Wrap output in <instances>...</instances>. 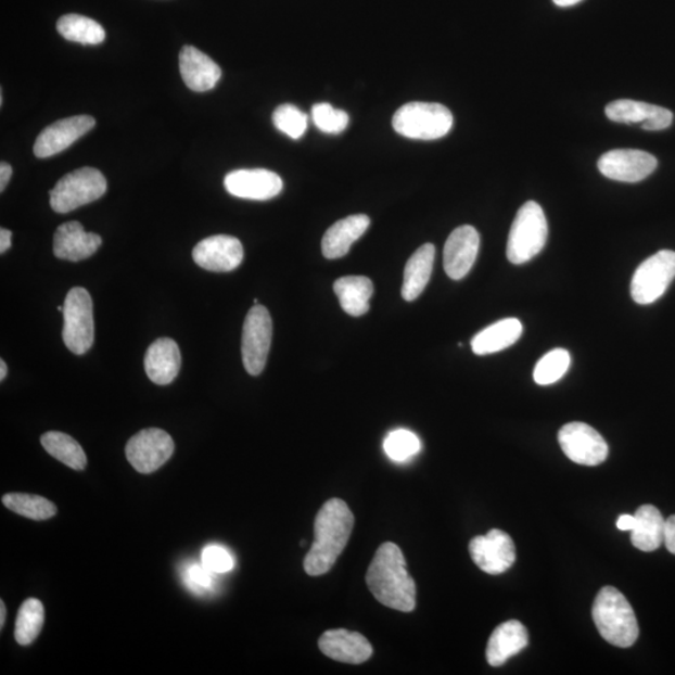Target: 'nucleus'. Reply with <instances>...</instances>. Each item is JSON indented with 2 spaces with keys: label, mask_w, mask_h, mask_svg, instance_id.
Returning <instances> with one entry per match:
<instances>
[{
  "label": "nucleus",
  "mask_w": 675,
  "mask_h": 675,
  "mask_svg": "<svg viewBox=\"0 0 675 675\" xmlns=\"http://www.w3.org/2000/svg\"><path fill=\"white\" fill-rule=\"evenodd\" d=\"M366 580L378 602L399 612L415 611L416 583L407 571L405 556L394 543H384L378 548Z\"/></svg>",
  "instance_id": "nucleus-1"
},
{
  "label": "nucleus",
  "mask_w": 675,
  "mask_h": 675,
  "mask_svg": "<svg viewBox=\"0 0 675 675\" xmlns=\"http://www.w3.org/2000/svg\"><path fill=\"white\" fill-rule=\"evenodd\" d=\"M354 515L342 499L333 498L320 508L315 523V542L304 559V570L318 577L332 570L348 545Z\"/></svg>",
  "instance_id": "nucleus-2"
},
{
  "label": "nucleus",
  "mask_w": 675,
  "mask_h": 675,
  "mask_svg": "<svg viewBox=\"0 0 675 675\" xmlns=\"http://www.w3.org/2000/svg\"><path fill=\"white\" fill-rule=\"evenodd\" d=\"M593 621L608 644L629 648L639 637L636 613L623 593L614 587L599 590L593 603Z\"/></svg>",
  "instance_id": "nucleus-3"
},
{
  "label": "nucleus",
  "mask_w": 675,
  "mask_h": 675,
  "mask_svg": "<svg viewBox=\"0 0 675 675\" xmlns=\"http://www.w3.org/2000/svg\"><path fill=\"white\" fill-rule=\"evenodd\" d=\"M548 240V221L540 205L526 202L518 211L510 228L507 257L512 265L521 266L532 260L545 249Z\"/></svg>",
  "instance_id": "nucleus-4"
},
{
  "label": "nucleus",
  "mask_w": 675,
  "mask_h": 675,
  "mask_svg": "<svg viewBox=\"0 0 675 675\" xmlns=\"http://www.w3.org/2000/svg\"><path fill=\"white\" fill-rule=\"evenodd\" d=\"M393 128L397 133L418 141L446 137L453 127V114L440 103L411 102L395 112Z\"/></svg>",
  "instance_id": "nucleus-5"
},
{
  "label": "nucleus",
  "mask_w": 675,
  "mask_h": 675,
  "mask_svg": "<svg viewBox=\"0 0 675 675\" xmlns=\"http://www.w3.org/2000/svg\"><path fill=\"white\" fill-rule=\"evenodd\" d=\"M63 316L64 344L72 353L84 356L94 343L93 301L85 288H72L64 302Z\"/></svg>",
  "instance_id": "nucleus-6"
},
{
  "label": "nucleus",
  "mask_w": 675,
  "mask_h": 675,
  "mask_svg": "<svg viewBox=\"0 0 675 675\" xmlns=\"http://www.w3.org/2000/svg\"><path fill=\"white\" fill-rule=\"evenodd\" d=\"M105 192L106 179L102 171L85 167L61 178L49 195L52 209L64 214L98 201Z\"/></svg>",
  "instance_id": "nucleus-7"
},
{
  "label": "nucleus",
  "mask_w": 675,
  "mask_h": 675,
  "mask_svg": "<svg viewBox=\"0 0 675 675\" xmlns=\"http://www.w3.org/2000/svg\"><path fill=\"white\" fill-rule=\"evenodd\" d=\"M675 278V252L664 250L646 259L637 268L631 284L634 302L648 306L668 290Z\"/></svg>",
  "instance_id": "nucleus-8"
},
{
  "label": "nucleus",
  "mask_w": 675,
  "mask_h": 675,
  "mask_svg": "<svg viewBox=\"0 0 675 675\" xmlns=\"http://www.w3.org/2000/svg\"><path fill=\"white\" fill-rule=\"evenodd\" d=\"M273 335V323L267 308L255 304L246 315L243 336V365L251 375H259L267 365L268 354Z\"/></svg>",
  "instance_id": "nucleus-9"
},
{
  "label": "nucleus",
  "mask_w": 675,
  "mask_h": 675,
  "mask_svg": "<svg viewBox=\"0 0 675 675\" xmlns=\"http://www.w3.org/2000/svg\"><path fill=\"white\" fill-rule=\"evenodd\" d=\"M171 436L158 428H150L131 436L126 455L137 472L150 474L166 464L175 453Z\"/></svg>",
  "instance_id": "nucleus-10"
},
{
  "label": "nucleus",
  "mask_w": 675,
  "mask_h": 675,
  "mask_svg": "<svg viewBox=\"0 0 675 675\" xmlns=\"http://www.w3.org/2000/svg\"><path fill=\"white\" fill-rule=\"evenodd\" d=\"M558 441L564 455L581 466L596 467L608 457L609 447L603 436L586 423L565 424L558 433Z\"/></svg>",
  "instance_id": "nucleus-11"
},
{
  "label": "nucleus",
  "mask_w": 675,
  "mask_h": 675,
  "mask_svg": "<svg viewBox=\"0 0 675 675\" xmlns=\"http://www.w3.org/2000/svg\"><path fill=\"white\" fill-rule=\"evenodd\" d=\"M473 562L485 573H505L515 562V546L510 535L500 530L479 535L469 543Z\"/></svg>",
  "instance_id": "nucleus-12"
},
{
  "label": "nucleus",
  "mask_w": 675,
  "mask_h": 675,
  "mask_svg": "<svg viewBox=\"0 0 675 675\" xmlns=\"http://www.w3.org/2000/svg\"><path fill=\"white\" fill-rule=\"evenodd\" d=\"M658 167L654 155L639 150H614L598 161V169L606 178L616 182L638 183Z\"/></svg>",
  "instance_id": "nucleus-13"
},
{
  "label": "nucleus",
  "mask_w": 675,
  "mask_h": 675,
  "mask_svg": "<svg viewBox=\"0 0 675 675\" xmlns=\"http://www.w3.org/2000/svg\"><path fill=\"white\" fill-rule=\"evenodd\" d=\"M94 127L95 119L92 115H74L58 120L40 131L33 151L38 158H49L67 150Z\"/></svg>",
  "instance_id": "nucleus-14"
},
{
  "label": "nucleus",
  "mask_w": 675,
  "mask_h": 675,
  "mask_svg": "<svg viewBox=\"0 0 675 675\" xmlns=\"http://www.w3.org/2000/svg\"><path fill=\"white\" fill-rule=\"evenodd\" d=\"M244 250L240 240L230 235H212L198 243L193 259L205 270L226 273L241 266Z\"/></svg>",
  "instance_id": "nucleus-15"
},
{
  "label": "nucleus",
  "mask_w": 675,
  "mask_h": 675,
  "mask_svg": "<svg viewBox=\"0 0 675 675\" xmlns=\"http://www.w3.org/2000/svg\"><path fill=\"white\" fill-rule=\"evenodd\" d=\"M481 245L480 233L472 226L453 230L444 246V270L453 281L463 279L474 266Z\"/></svg>",
  "instance_id": "nucleus-16"
},
{
  "label": "nucleus",
  "mask_w": 675,
  "mask_h": 675,
  "mask_svg": "<svg viewBox=\"0 0 675 675\" xmlns=\"http://www.w3.org/2000/svg\"><path fill=\"white\" fill-rule=\"evenodd\" d=\"M227 192L242 200L269 201L282 192L283 180L268 169L230 171L225 179Z\"/></svg>",
  "instance_id": "nucleus-17"
},
{
  "label": "nucleus",
  "mask_w": 675,
  "mask_h": 675,
  "mask_svg": "<svg viewBox=\"0 0 675 675\" xmlns=\"http://www.w3.org/2000/svg\"><path fill=\"white\" fill-rule=\"evenodd\" d=\"M606 115L609 120L623 123V125H638L646 130H663L670 128L673 122V113L654 104L620 99L606 106Z\"/></svg>",
  "instance_id": "nucleus-18"
},
{
  "label": "nucleus",
  "mask_w": 675,
  "mask_h": 675,
  "mask_svg": "<svg viewBox=\"0 0 675 675\" xmlns=\"http://www.w3.org/2000/svg\"><path fill=\"white\" fill-rule=\"evenodd\" d=\"M318 646L327 657L348 664L365 663L373 654V648L366 637L345 629L327 631Z\"/></svg>",
  "instance_id": "nucleus-19"
},
{
  "label": "nucleus",
  "mask_w": 675,
  "mask_h": 675,
  "mask_svg": "<svg viewBox=\"0 0 675 675\" xmlns=\"http://www.w3.org/2000/svg\"><path fill=\"white\" fill-rule=\"evenodd\" d=\"M179 71L186 86L198 93L208 92L221 77L219 65L192 46H186L180 51Z\"/></svg>",
  "instance_id": "nucleus-20"
},
{
  "label": "nucleus",
  "mask_w": 675,
  "mask_h": 675,
  "mask_svg": "<svg viewBox=\"0 0 675 675\" xmlns=\"http://www.w3.org/2000/svg\"><path fill=\"white\" fill-rule=\"evenodd\" d=\"M102 242L101 235L86 232L79 221H68L56 229L53 252L56 258L79 262L92 257Z\"/></svg>",
  "instance_id": "nucleus-21"
},
{
  "label": "nucleus",
  "mask_w": 675,
  "mask_h": 675,
  "mask_svg": "<svg viewBox=\"0 0 675 675\" xmlns=\"http://www.w3.org/2000/svg\"><path fill=\"white\" fill-rule=\"evenodd\" d=\"M180 365L182 357L178 344L170 338H160L145 353V372L155 384L167 385L175 381Z\"/></svg>",
  "instance_id": "nucleus-22"
},
{
  "label": "nucleus",
  "mask_w": 675,
  "mask_h": 675,
  "mask_svg": "<svg viewBox=\"0 0 675 675\" xmlns=\"http://www.w3.org/2000/svg\"><path fill=\"white\" fill-rule=\"evenodd\" d=\"M528 644V631L520 621L501 623L489 638L487 661L492 666L504 665L510 658L521 653Z\"/></svg>",
  "instance_id": "nucleus-23"
},
{
  "label": "nucleus",
  "mask_w": 675,
  "mask_h": 675,
  "mask_svg": "<svg viewBox=\"0 0 675 675\" xmlns=\"http://www.w3.org/2000/svg\"><path fill=\"white\" fill-rule=\"evenodd\" d=\"M370 219L366 214H356L338 220L323 237L322 252L328 259H338L347 255L351 246L367 232Z\"/></svg>",
  "instance_id": "nucleus-24"
},
{
  "label": "nucleus",
  "mask_w": 675,
  "mask_h": 675,
  "mask_svg": "<svg viewBox=\"0 0 675 675\" xmlns=\"http://www.w3.org/2000/svg\"><path fill=\"white\" fill-rule=\"evenodd\" d=\"M435 249L431 243L424 244L407 262L405 279H403L402 296L413 302L423 293L433 271Z\"/></svg>",
  "instance_id": "nucleus-25"
},
{
  "label": "nucleus",
  "mask_w": 675,
  "mask_h": 675,
  "mask_svg": "<svg viewBox=\"0 0 675 675\" xmlns=\"http://www.w3.org/2000/svg\"><path fill=\"white\" fill-rule=\"evenodd\" d=\"M522 332L523 326L517 318L499 320L473 338L472 349L476 356L505 351L520 341Z\"/></svg>",
  "instance_id": "nucleus-26"
},
{
  "label": "nucleus",
  "mask_w": 675,
  "mask_h": 675,
  "mask_svg": "<svg viewBox=\"0 0 675 675\" xmlns=\"http://www.w3.org/2000/svg\"><path fill=\"white\" fill-rule=\"evenodd\" d=\"M631 531L632 545L641 551H654L664 543L665 520L660 509L646 505L637 509Z\"/></svg>",
  "instance_id": "nucleus-27"
},
{
  "label": "nucleus",
  "mask_w": 675,
  "mask_h": 675,
  "mask_svg": "<svg viewBox=\"0 0 675 675\" xmlns=\"http://www.w3.org/2000/svg\"><path fill=\"white\" fill-rule=\"evenodd\" d=\"M334 292L342 309L352 317L365 316L374 293L373 282L367 277H342L334 283Z\"/></svg>",
  "instance_id": "nucleus-28"
},
{
  "label": "nucleus",
  "mask_w": 675,
  "mask_h": 675,
  "mask_svg": "<svg viewBox=\"0 0 675 675\" xmlns=\"http://www.w3.org/2000/svg\"><path fill=\"white\" fill-rule=\"evenodd\" d=\"M56 30L69 42L85 46L101 44L105 39V30L101 24L80 14L63 15L56 23Z\"/></svg>",
  "instance_id": "nucleus-29"
},
{
  "label": "nucleus",
  "mask_w": 675,
  "mask_h": 675,
  "mask_svg": "<svg viewBox=\"0 0 675 675\" xmlns=\"http://www.w3.org/2000/svg\"><path fill=\"white\" fill-rule=\"evenodd\" d=\"M40 442L49 455L74 469V471H84L86 468V453L71 435L61 432H48L42 435Z\"/></svg>",
  "instance_id": "nucleus-30"
},
{
  "label": "nucleus",
  "mask_w": 675,
  "mask_h": 675,
  "mask_svg": "<svg viewBox=\"0 0 675 675\" xmlns=\"http://www.w3.org/2000/svg\"><path fill=\"white\" fill-rule=\"evenodd\" d=\"M46 619L44 607L36 598L27 599L20 608L15 621L14 638L21 646H29L43 629Z\"/></svg>",
  "instance_id": "nucleus-31"
},
{
  "label": "nucleus",
  "mask_w": 675,
  "mask_h": 675,
  "mask_svg": "<svg viewBox=\"0 0 675 675\" xmlns=\"http://www.w3.org/2000/svg\"><path fill=\"white\" fill-rule=\"evenodd\" d=\"M2 501L12 512L33 521H46L56 514V507L51 500L35 494L10 493L5 494Z\"/></svg>",
  "instance_id": "nucleus-32"
},
{
  "label": "nucleus",
  "mask_w": 675,
  "mask_h": 675,
  "mask_svg": "<svg viewBox=\"0 0 675 675\" xmlns=\"http://www.w3.org/2000/svg\"><path fill=\"white\" fill-rule=\"evenodd\" d=\"M571 367L570 352L557 348L546 354L534 368V381L539 385H550L561 381Z\"/></svg>",
  "instance_id": "nucleus-33"
},
{
  "label": "nucleus",
  "mask_w": 675,
  "mask_h": 675,
  "mask_svg": "<svg viewBox=\"0 0 675 675\" xmlns=\"http://www.w3.org/2000/svg\"><path fill=\"white\" fill-rule=\"evenodd\" d=\"M384 450L393 462H406L421 450V441L413 432L407 430L393 431L384 441Z\"/></svg>",
  "instance_id": "nucleus-34"
},
{
  "label": "nucleus",
  "mask_w": 675,
  "mask_h": 675,
  "mask_svg": "<svg viewBox=\"0 0 675 675\" xmlns=\"http://www.w3.org/2000/svg\"><path fill=\"white\" fill-rule=\"evenodd\" d=\"M273 123L279 131L292 138L300 139L308 129L307 114L293 104H282L273 113Z\"/></svg>",
  "instance_id": "nucleus-35"
},
{
  "label": "nucleus",
  "mask_w": 675,
  "mask_h": 675,
  "mask_svg": "<svg viewBox=\"0 0 675 675\" xmlns=\"http://www.w3.org/2000/svg\"><path fill=\"white\" fill-rule=\"evenodd\" d=\"M311 118L316 127L327 135H340L349 125V115L342 110H335L329 103L313 105Z\"/></svg>",
  "instance_id": "nucleus-36"
},
{
  "label": "nucleus",
  "mask_w": 675,
  "mask_h": 675,
  "mask_svg": "<svg viewBox=\"0 0 675 675\" xmlns=\"http://www.w3.org/2000/svg\"><path fill=\"white\" fill-rule=\"evenodd\" d=\"M202 563L213 573H227L234 568L232 555L226 548L216 545L203 550Z\"/></svg>",
  "instance_id": "nucleus-37"
},
{
  "label": "nucleus",
  "mask_w": 675,
  "mask_h": 675,
  "mask_svg": "<svg viewBox=\"0 0 675 675\" xmlns=\"http://www.w3.org/2000/svg\"><path fill=\"white\" fill-rule=\"evenodd\" d=\"M212 573L208 568H205L202 563L194 564L188 568L186 582L189 588L192 589H207L212 586Z\"/></svg>",
  "instance_id": "nucleus-38"
},
{
  "label": "nucleus",
  "mask_w": 675,
  "mask_h": 675,
  "mask_svg": "<svg viewBox=\"0 0 675 675\" xmlns=\"http://www.w3.org/2000/svg\"><path fill=\"white\" fill-rule=\"evenodd\" d=\"M664 545L675 556V515L665 520Z\"/></svg>",
  "instance_id": "nucleus-39"
},
{
  "label": "nucleus",
  "mask_w": 675,
  "mask_h": 675,
  "mask_svg": "<svg viewBox=\"0 0 675 675\" xmlns=\"http://www.w3.org/2000/svg\"><path fill=\"white\" fill-rule=\"evenodd\" d=\"M12 175L13 169L11 167V164L2 162V164H0V192H4L8 183H10Z\"/></svg>",
  "instance_id": "nucleus-40"
},
{
  "label": "nucleus",
  "mask_w": 675,
  "mask_h": 675,
  "mask_svg": "<svg viewBox=\"0 0 675 675\" xmlns=\"http://www.w3.org/2000/svg\"><path fill=\"white\" fill-rule=\"evenodd\" d=\"M634 524H636V518L631 514H623L616 521V526L622 532H631L634 528Z\"/></svg>",
  "instance_id": "nucleus-41"
},
{
  "label": "nucleus",
  "mask_w": 675,
  "mask_h": 675,
  "mask_svg": "<svg viewBox=\"0 0 675 675\" xmlns=\"http://www.w3.org/2000/svg\"><path fill=\"white\" fill-rule=\"evenodd\" d=\"M12 245V232L5 228L0 229V253L4 254Z\"/></svg>",
  "instance_id": "nucleus-42"
},
{
  "label": "nucleus",
  "mask_w": 675,
  "mask_h": 675,
  "mask_svg": "<svg viewBox=\"0 0 675 675\" xmlns=\"http://www.w3.org/2000/svg\"><path fill=\"white\" fill-rule=\"evenodd\" d=\"M581 2H582V0H553V3L557 7H561V8L573 7V5L578 4Z\"/></svg>",
  "instance_id": "nucleus-43"
},
{
  "label": "nucleus",
  "mask_w": 675,
  "mask_h": 675,
  "mask_svg": "<svg viewBox=\"0 0 675 675\" xmlns=\"http://www.w3.org/2000/svg\"><path fill=\"white\" fill-rule=\"evenodd\" d=\"M0 614H2V619H0V627H4L5 624V616H7V608L5 604L2 600V602H0Z\"/></svg>",
  "instance_id": "nucleus-44"
},
{
  "label": "nucleus",
  "mask_w": 675,
  "mask_h": 675,
  "mask_svg": "<svg viewBox=\"0 0 675 675\" xmlns=\"http://www.w3.org/2000/svg\"><path fill=\"white\" fill-rule=\"evenodd\" d=\"M7 373H8V367L5 365V361L2 359L0 360V381L5 380Z\"/></svg>",
  "instance_id": "nucleus-45"
}]
</instances>
